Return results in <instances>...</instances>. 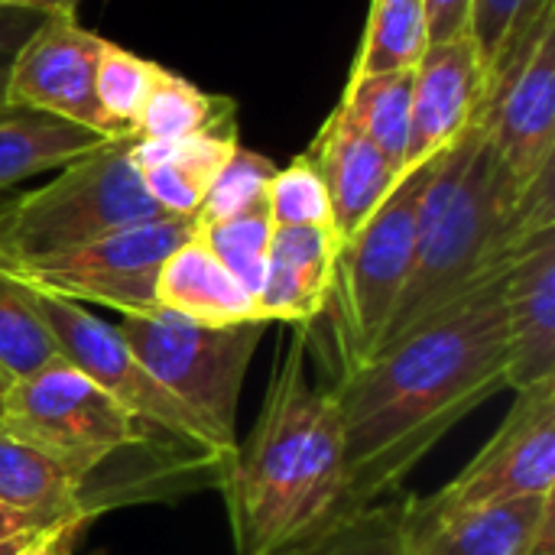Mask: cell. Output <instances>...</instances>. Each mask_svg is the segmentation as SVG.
<instances>
[{
  "instance_id": "obj_16",
  "label": "cell",
  "mask_w": 555,
  "mask_h": 555,
  "mask_svg": "<svg viewBox=\"0 0 555 555\" xmlns=\"http://www.w3.org/2000/svg\"><path fill=\"white\" fill-rule=\"evenodd\" d=\"M341 241L335 228H273L257 319L309 328L328 306Z\"/></svg>"
},
{
  "instance_id": "obj_1",
  "label": "cell",
  "mask_w": 555,
  "mask_h": 555,
  "mask_svg": "<svg viewBox=\"0 0 555 555\" xmlns=\"http://www.w3.org/2000/svg\"><path fill=\"white\" fill-rule=\"evenodd\" d=\"M507 267L361 367L332 377L348 507H367L397 491L472 410L507 387Z\"/></svg>"
},
{
  "instance_id": "obj_4",
  "label": "cell",
  "mask_w": 555,
  "mask_h": 555,
  "mask_svg": "<svg viewBox=\"0 0 555 555\" xmlns=\"http://www.w3.org/2000/svg\"><path fill=\"white\" fill-rule=\"evenodd\" d=\"M0 400V429L68 472L81 485L91 520L133 501L218 488L224 478L211 459L150 433L65 358L13 380Z\"/></svg>"
},
{
  "instance_id": "obj_17",
  "label": "cell",
  "mask_w": 555,
  "mask_h": 555,
  "mask_svg": "<svg viewBox=\"0 0 555 555\" xmlns=\"http://www.w3.org/2000/svg\"><path fill=\"white\" fill-rule=\"evenodd\" d=\"M309 156L325 179L332 228L341 244L358 234V228L387 202V195L403 179L400 169L338 111H332V117L319 130Z\"/></svg>"
},
{
  "instance_id": "obj_31",
  "label": "cell",
  "mask_w": 555,
  "mask_h": 555,
  "mask_svg": "<svg viewBox=\"0 0 555 555\" xmlns=\"http://www.w3.org/2000/svg\"><path fill=\"white\" fill-rule=\"evenodd\" d=\"M267 211L273 228H332L325 179L309 153L276 169L267 189Z\"/></svg>"
},
{
  "instance_id": "obj_37",
  "label": "cell",
  "mask_w": 555,
  "mask_h": 555,
  "mask_svg": "<svg viewBox=\"0 0 555 555\" xmlns=\"http://www.w3.org/2000/svg\"><path fill=\"white\" fill-rule=\"evenodd\" d=\"M36 533H29V537H20V540H10V543H0V555H16L29 540H33Z\"/></svg>"
},
{
  "instance_id": "obj_27",
  "label": "cell",
  "mask_w": 555,
  "mask_h": 555,
  "mask_svg": "<svg viewBox=\"0 0 555 555\" xmlns=\"http://www.w3.org/2000/svg\"><path fill=\"white\" fill-rule=\"evenodd\" d=\"M59 345L26 289L0 273V374L13 384L59 361Z\"/></svg>"
},
{
  "instance_id": "obj_20",
  "label": "cell",
  "mask_w": 555,
  "mask_h": 555,
  "mask_svg": "<svg viewBox=\"0 0 555 555\" xmlns=\"http://www.w3.org/2000/svg\"><path fill=\"white\" fill-rule=\"evenodd\" d=\"M0 504L49 530H85L91 514L81 485L49 455L0 429Z\"/></svg>"
},
{
  "instance_id": "obj_28",
  "label": "cell",
  "mask_w": 555,
  "mask_h": 555,
  "mask_svg": "<svg viewBox=\"0 0 555 555\" xmlns=\"http://www.w3.org/2000/svg\"><path fill=\"white\" fill-rule=\"evenodd\" d=\"M159 65L133 55L130 49L107 42L98 59V104L104 114L107 137H133L137 117L150 98Z\"/></svg>"
},
{
  "instance_id": "obj_7",
  "label": "cell",
  "mask_w": 555,
  "mask_h": 555,
  "mask_svg": "<svg viewBox=\"0 0 555 555\" xmlns=\"http://www.w3.org/2000/svg\"><path fill=\"white\" fill-rule=\"evenodd\" d=\"M433 159L403 172L387 202L341 244L335 283L325 312H332V338L338 374L361 367L380 345L400 296L406 289L416 254V215L429 182Z\"/></svg>"
},
{
  "instance_id": "obj_24",
  "label": "cell",
  "mask_w": 555,
  "mask_h": 555,
  "mask_svg": "<svg viewBox=\"0 0 555 555\" xmlns=\"http://www.w3.org/2000/svg\"><path fill=\"white\" fill-rule=\"evenodd\" d=\"M429 49L423 0H371L361 49L348 78L413 72Z\"/></svg>"
},
{
  "instance_id": "obj_29",
  "label": "cell",
  "mask_w": 555,
  "mask_h": 555,
  "mask_svg": "<svg viewBox=\"0 0 555 555\" xmlns=\"http://www.w3.org/2000/svg\"><path fill=\"white\" fill-rule=\"evenodd\" d=\"M198 237L228 267V273L250 296H257L263 273H267L270 241H273V221H270L267 205L244 211L237 218H228V221L205 224V228H198Z\"/></svg>"
},
{
  "instance_id": "obj_9",
  "label": "cell",
  "mask_w": 555,
  "mask_h": 555,
  "mask_svg": "<svg viewBox=\"0 0 555 555\" xmlns=\"http://www.w3.org/2000/svg\"><path fill=\"white\" fill-rule=\"evenodd\" d=\"M23 289L33 309L39 312V319L46 322V328L52 332L59 354L72 367H78L88 380H94L104 393H111L150 433H156L159 439L172 446H182L211 459L228 475L231 459L218 449V442L205 433V426L150 377V371L127 348L117 325L101 322L94 312H88V306L68 302L62 296L42 293L33 286H23Z\"/></svg>"
},
{
  "instance_id": "obj_6",
  "label": "cell",
  "mask_w": 555,
  "mask_h": 555,
  "mask_svg": "<svg viewBox=\"0 0 555 555\" xmlns=\"http://www.w3.org/2000/svg\"><path fill=\"white\" fill-rule=\"evenodd\" d=\"M267 328V322L202 325L169 309L120 315L117 325L133 358L205 426L231 462L237 452V400Z\"/></svg>"
},
{
  "instance_id": "obj_33",
  "label": "cell",
  "mask_w": 555,
  "mask_h": 555,
  "mask_svg": "<svg viewBox=\"0 0 555 555\" xmlns=\"http://www.w3.org/2000/svg\"><path fill=\"white\" fill-rule=\"evenodd\" d=\"M472 3L475 0H423L429 46H439V42H452V39L468 36Z\"/></svg>"
},
{
  "instance_id": "obj_19",
  "label": "cell",
  "mask_w": 555,
  "mask_h": 555,
  "mask_svg": "<svg viewBox=\"0 0 555 555\" xmlns=\"http://www.w3.org/2000/svg\"><path fill=\"white\" fill-rule=\"evenodd\" d=\"M156 306L202 325L260 322L257 299L205 247L198 231L166 257L156 276Z\"/></svg>"
},
{
  "instance_id": "obj_34",
  "label": "cell",
  "mask_w": 555,
  "mask_h": 555,
  "mask_svg": "<svg viewBox=\"0 0 555 555\" xmlns=\"http://www.w3.org/2000/svg\"><path fill=\"white\" fill-rule=\"evenodd\" d=\"M75 530H42L16 555H75Z\"/></svg>"
},
{
  "instance_id": "obj_14",
  "label": "cell",
  "mask_w": 555,
  "mask_h": 555,
  "mask_svg": "<svg viewBox=\"0 0 555 555\" xmlns=\"http://www.w3.org/2000/svg\"><path fill=\"white\" fill-rule=\"evenodd\" d=\"M553 540V498H524L452 517H420L403 501L400 555H533Z\"/></svg>"
},
{
  "instance_id": "obj_40",
  "label": "cell",
  "mask_w": 555,
  "mask_h": 555,
  "mask_svg": "<svg viewBox=\"0 0 555 555\" xmlns=\"http://www.w3.org/2000/svg\"><path fill=\"white\" fill-rule=\"evenodd\" d=\"M0 426H3V400H0Z\"/></svg>"
},
{
  "instance_id": "obj_8",
  "label": "cell",
  "mask_w": 555,
  "mask_h": 555,
  "mask_svg": "<svg viewBox=\"0 0 555 555\" xmlns=\"http://www.w3.org/2000/svg\"><path fill=\"white\" fill-rule=\"evenodd\" d=\"M195 231V218L163 215L52 257L0 267V273L78 306H104L120 315H143L159 309L156 276L166 257Z\"/></svg>"
},
{
  "instance_id": "obj_3",
  "label": "cell",
  "mask_w": 555,
  "mask_h": 555,
  "mask_svg": "<svg viewBox=\"0 0 555 555\" xmlns=\"http://www.w3.org/2000/svg\"><path fill=\"white\" fill-rule=\"evenodd\" d=\"M553 228L555 169L520 189L478 117L433 159L416 215L413 270L377 351L501 273L533 237Z\"/></svg>"
},
{
  "instance_id": "obj_15",
  "label": "cell",
  "mask_w": 555,
  "mask_h": 555,
  "mask_svg": "<svg viewBox=\"0 0 555 555\" xmlns=\"http://www.w3.org/2000/svg\"><path fill=\"white\" fill-rule=\"evenodd\" d=\"M507 390L555 380V228L533 237L504 273Z\"/></svg>"
},
{
  "instance_id": "obj_5",
  "label": "cell",
  "mask_w": 555,
  "mask_h": 555,
  "mask_svg": "<svg viewBox=\"0 0 555 555\" xmlns=\"http://www.w3.org/2000/svg\"><path fill=\"white\" fill-rule=\"evenodd\" d=\"M130 140L114 137L55 169V179L39 189L0 202V267L52 257L163 218L130 163Z\"/></svg>"
},
{
  "instance_id": "obj_2",
  "label": "cell",
  "mask_w": 555,
  "mask_h": 555,
  "mask_svg": "<svg viewBox=\"0 0 555 555\" xmlns=\"http://www.w3.org/2000/svg\"><path fill=\"white\" fill-rule=\"evenodd\" d=\"M312 328L286 341L260 413L218 485L237 555L280 553L351 511L335 380L312 374Z\"/></svg>"
},
{
  "instance_id": "obj_18",
  "label": "cell",
  "mask_w": 555,
  "mask_h": 555,
  "mask_svg": "<svg viewBox=\"0 0 555 555\" xmlns=\"http://www.w3.org/2000/svg\"><path fill=\"white\" fill-rule=\"evenodd\" d=\"M237 146V120H228L172 143L133 137L130 163L163 215L195 218L208 185Z\"/></svg>"
},
{
  "instance_id": "obj_30",
  "label": "cell",
  "mask_w": 555,
  "mask_h": 555,
  "mask_svg": "<svg viewBox=\"0 0 555 555\" xmlns=\"http://www.w3.org/2000/svg\"><path fill=\"white\" fill-rule=\"evenodd\" d=\"M280 166H273L267 156L237 146L231 153V159L221 166V172L215 176V182L208 185L202 208L195 215V224H215V221H228L237 218L244 211H254L260 205H267V189L273 182Z\"/></svg>"
},
{
  "instance_id": "obj_38",
  "label": "cell",
  "mask_w": 555,
  "mask_h": 555,
  "mask_svg": "<svg viewBox=\"0 0 555 555\" xmlns=\"http://www.w3.org/2000/svg\"><path fill=\"white\" fill-rule=\"evenodd\" d=\"M533 555H555V540L553 543H543V546H540Z\"/></svg>"
},
{
  "instance_id": "obj_12",
  "label": "cell",
  "mask_w": 555,
  "mask_h": 555,
  "mask_svg": "<svg viewBox=\"0 0 555 555\" xmlns=\"http://www.w3.org/2000/svg\"><path fill=\"white\" fill-rule=\"evenodd\" d=\"M104 39L85 29L75 10H52L20 49L7 101L39 107L107 137L98 104V59Z\"/></svg>"
},
{
  "instance_id": "obj_26",
  "label": "cell",
  "mask_w": 555,
  "mask_h": 555,
  "mask_svg": "<svg viewBox=\"0 0 555 555\" xmlns=\"http://www.w3.org/2000/svg\"><path fill=\"white\" fill-rule=\"evenodd\" d=\"M403 501L351 507L273 555H400Z\"/></svg>"
},
{
  "instance_id": "obj_32",
  "label": "cell",
  "mask_w": 555,
  "mask_h": 555,
  "mask_svg": "<svg viewBox=\"0 0 555 555\" xmlns=\"http://www.w3.org/2000/svg\"><path fill=\"white\" fill-rule=\"evenodd\" d=\"M49 10L36 7H3L0 3V104L10 91V72L20 55V49L29 42V36L42 26Z\"/></svg>"
},
{
  "instance_id": "obj_36",
  "label": "cell",
  "mask_w": 555,
  "mask_h": 555,
  "mask_svg": "<svg viewBox=\"0 0 555 555\" xmlns=\"http://www.w3.org/2000/svg\"><path fill=\"white\" fill-rule=\"evenodd\" d=\"M3 7H36V10H75L78 0H0Z\"/></svg>"
},
{
  "instance_id": "obj_13",
  "label": "cell",
  "mask_w": 555,
  "mask_h": 555,
  "mask_svg": "<svg viewBox=\"0 0 555 555\" xmlns=\"http://www.w3.org/2000/svg\"><path fill=\"white\" fill-rule=\"evenodd\" d=\"M485 104V78L472 36L429 46L413 68L410 140L403 172L446 153L475 120Z\"/></svg>"
},
{
  "instance_id": "obj_39",
  "label": "cell",
  "mask_w": 555,
  "mask_h": 555,
  "mask_svg": "<svg viewBox=\"0 0 555 555\" xmlns=\"http://www.w3.org/2000/svg\"><path fill=\"white\" fill-rule=\"evenodd\" d=\"M7 387H10V380H7V377H3V374H0V397H3V393H7Z\"/></svg>"
},
{
  "instance_id": "obj_22",
  "label": "cell",
  "mask_w": 555,
  "mask_h": 555,
  "mask_svg": "<svg viewBox=\"0 0 555 555\" xmlns=\"http://www.w3.org/2000/svg\"><path fill=\"white\" fill-rule=\"evenodd\" d=\"M410 101L413 72L348 78L341 104L335 107L361 137H367L403 176V156L410 140Z\"/></svg>"
},
{
  "instance_id": "obj_10",
  "label": "cell",
  "mask_w": 555,
  "mask_h": 555,
  "mask_svg": "<svg viewBox=\"0 0 555 555\" xmlns=\"http://www.w3.org/2000/svg\"><path fill=\"white\" fill-rule=\"evenodd\" d=\"M514 393L498 433L449 485L429 498H406L413 514L452 517L524 498H553L555 380Z\"/></svg>"
},
{
  "instance_id": "obj_25",
  "label": "cell",
  "mask_w": 555,
  "mask_h": 555,
  "mask_svg": "<svg viewBox=\"0 0 555 555\" xmlns=\"http://www.w3.org/2000/svg\"><path fill=\"white\" fill-rule=\"evenodd\" d=\"M555 0H475L468 36L478 52L485 98L498 88L507 68L520 59L543 13L553 10Z\"/></svg>"
},
{
  "instance_id": "obj_21",
  "label": "cell",
  "mask_w": 555,
  "mask_h": 555,
  "mask_svg": "<svg viewBox=\"0 0 555 555\" xmlns=\"http://www.w3.org/2000/svg\"><path fill=\"white\" fill-rule=\"evenodd\" d=\"M107 140L114 137H104L91 127L72 124L65 117L46 114L29 104L3 101L0 104V192L13 189L23 179L62 169Z\"/></svg>"
},
{
  "instance_id": "obj_11",
  "label": "cell",
  "mask_w": 555,
  "mask_h": 555,
  "mask_svg": "<svg viewBox=\"0 0 555 555\" xmlns=\"http://www.w3.org/2000/svg\"><path fill=\"white\" fill-rule=\"evenodd\" d=\"M507 176L530 189L555 169V7L478 111Z\"/></svg>"
},
{
  "instance_id": "obj_23",
  "label": "cell",
  "mask_w": 555,
  "mask_h": 555,
  "mask_svg": "<svg viewBox=\"0 0 555 555\" xmlns=\"http://www.w3.org/2000/svg\"><path fill=\"white\" fill-rule=\"evenodd\" d=\"M237 120V104L224 94H208L189 78L169 72L159 65L156 81L150 88V98L137 117L133 137L146 140H185L192 133H202L208 127Z\"/></svg>"
},
{
  "instance_id": "obj_35",
  "label": "cell",
  "mask_w": 555,
  "mask_h": 555,
  "mask_svg": "<svg viewBox=\"0 0 555 555\" xmlns=\"http://www.w3.org/2000/svg\"><path fill=\"white\" fill-rule=\"evenodd\" d=\"M42 530H49V527H42V524H36L33 517H26V514L13 511V507H7V504H0V543L20 540V537H29V533H42ZM75 533H78V530H75Z\"/></svg>"
}]
</instances>
